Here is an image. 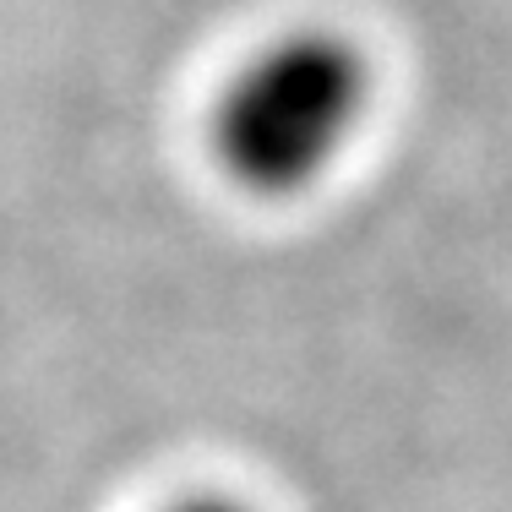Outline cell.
<instances>
[{
  "label": "cell",
  "mask_w": 512,
  "mask_h": 512,
  "mask_svg": "<svg viewBox=\"0 0 512 512\" xmlns=\"http://www.w3.org/2000/svg\"><path fill=\"white\" fill-rule=\"evenodd\" d=\"M175 512H251L246 502H224V496H197V502H180Z\"/></svg>",
  "instance_id": "2"
},
{
  "label": "cell",
  "mask_w": 512,
  "mask_h": 512,
  "mask_svg": "<svg viewBox=\"0 0 512 512\" xmlns=\"http://www.w3.org/2000/svg\"><path fill=\"white\" fill-rule=\"evenodd\" d=\"M371 115V60L333 28L262 44L207 120L213 158L246 197H306L338 169Z\"/></svg>",
  "instance_id": "1"
}]
</instances>
